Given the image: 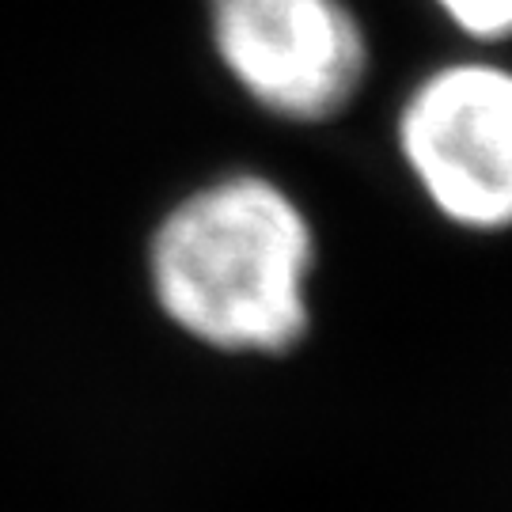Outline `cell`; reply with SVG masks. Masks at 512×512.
<instances>
[{
  "label": "cell",
  "mask_w": 512,
  "mask_h": 512,
  "mask_svg": "<svg viewBox=\"0 0 512 512\" xmlns=\"http://www.w3.org/2000/svg\"><path fill=\"white\" fill-rule=\"evenodd\" d=\"M319 239L293 190L228 171L186 190L148 236V293L171 327L228 357H281L311 330Z\"/></svg>",
  "instance_id": "1"
},
{
  "label": "cell",
  "mask_w": 512,
  "mask_h": 512,
  "mask_svg": "<svg viewBox=\"0 0 512 512\" xmlns=\"http://www.w3.org/2000/svg\"><path fill=\"white\" fill-rule=\"evenodd\" d=\"M213 46L239 92L285 122H327L353 103L368 46L342 0H213Z\"/></svg>",
  "instance_id": "3"
},
{
  "label": "cell",
  "mask_w": 512,
  "mask_h": 512,
  "mask_svg": "<svg viewBox=\"0 0 512 512\" xmlns=\"http://www.w3.org/2000/svg\"><path fill=\"white\" fill-rule=\"evenodd\" d=\"M395 145L429 209L471 236L512 232V69L456 61L421 76Z\"/></svg>",
  "instance_id": "2"
},
{
  "label": "cell",
  "mask_w": 512,
  "mask_h": 512,
  "mask_svg": "<svg viewBox=\"0 0 512 512\" xmlns=\"http://www.w3.org/2000/svg\"><path fill=\"white\" fill-rule=\"evenodd\" d=\"M452 27L478 42L512 38V0H433Z\"/></svg>",
  "instance_id": "4"
}]
</instances>
